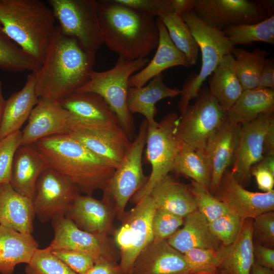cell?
Instances as JSON below:
<instances>
[{"label": "cell", "instance_id": "2e32d148", "mask_svg": "<svg viewBox=\"0 0 274 274\" xmlns=\"http://www.w3.org/2000/svg\"><path fill=\"white\" fill-rule=\"evenodd\" d=\"M54 237L47 248L68 249L85 252L98 260L107 259L117 262L119 256L113 239L92 234L78 228L70 219L59 216L51 220Z\"/></svg>", "mask_w": 274, "mask_h": 274}, {"label": "cell", "instance_id": "ee69618b", "mask_svg": "<svg viewBox=\"0 0 274 274\" xmlns=\"http://www.w3.org/2000/svg\"><path fill=\"white\" fill-rule=\"evenodd\" d=\"M21 131H17L0 140V185L9 183L15 153L21 145Z\"/></svg>", "mask_w": 274, "mask_h": 274}, {"label": "cell", "instance_id": "ba28073f", "mask_svg": "<svg viewBox=\"0 0 274 274\" xmlns=\"http://www.w3.org/2000/svg\"><path fill=\"white\" fill-rule=\"evenodd\" d=\"M179 116L174 112L165 115L156 126L147 127L146 159L151 172L145 185L130 198L133 204L149 196L154 186L172 172L182 142L177 134Z\"/></svg>", "mask_w": 274, "mask_h": 274}, {"label": "cell", "instance_id": "f1b7e54d", "mask_svg": "<svg viewBox=\"0 0 274 274\" xmlns=\"http://www.w3.org/2000/svg\"><path fill=\"white\" fill-rule=\"evenodd\" d=\"M149 195L156 209L184 218L197 210L195 198L188 185L180 182L169 174L154 186Z\"/></svg>", "mask_w": 274, "mask_h": 274}, {"label": "cell", "instance_id": "7bdbcfd3", "mask_svg": "<svg viewBox=\"0 0 274 274\" xmlns=\"http://www.w3.org/2000/svg\"><path fill=\"white\" fill-rule=\"evenodd\" d=\"M184 223V218L156 209L152 220L153 242L167 240Z\"/></svg>", "mask_w": 274, "mask_h": 274}, {"label": "cell", "instance_id": "484cf974", "mask_svg": "<svg viewBox=\"0 0 274 274\" xmlns=\"http://www.w3.org/2000/svg\"><path fill=\"white\" fill-rule=\"evenodd\" d=\"M36 73L28 74L23 87L14 92L6 100L0 126V140L20 130L28 120L33 109L38 104V97L36 88Z\"/></svg>", "mask_w": 274, "mask_h": 274}, {"label": "cell", "instance_id": "30bf717a", "mask_svg": "<svg viewBox=\"0 0 274 274\" xmlns=\"http://www.w3.org/2000/svg\"><path fill=\"white\" fill-rule=\"evenodd\" d=\"M61 31L76 39L87 52L95 55L104 44L95 0H49Z\"/></svg>", "mask_w": 274, "mask_h": 274}, {"label": "cell", "instance_id": "ab89813d", "mask_svg": "<svg viewBox=\"0 0 274 274\" xmlns=\"http://www.w3.org/2000/svg\"><path fill=\"white\" fill-rule=\"evenodd\" d=\"M188 185L195 198L197 210L209 222L230 212L222 201L202 185L192 180Z\"/></svg>", "mask_w": 274, "mask_h": 274}, {"label": "cell", "instance_id": "e575fe53", "mask_svg": "<svg viewBox=\"0 0 274 274\" xmlns=\"http://www.w3.org/2000/svg\"><path fill=\"white\" fill-rule=\"evenodd\" d=\"M237 77L243 90L256 89L268 53L259 48L249 51L234 47L231 52Z\"/></svg>", "mask_w": 274, "mask_h": 274}, {"label": "cell", "instance_id": "d590c367", "mask_svg": "<svg viewBox=\"0 0 274 274\" xmlns=\"http://www.w3.org/2000/svg\"><path fill=\"white\" fill-rule=\"evenodd\" d=\"M175 46L186 57L190 66L196 63L199 47L181 16L170 12L159 17Z\"/></svg>", "mask_w": 274, "mask_h": 274}, {"label": "cell", "instance_id": "e0dca14e", "mask_svg": "<svg viewBox=\"0 0 274 274\" xmlns=\"http://www.w3.org/2000/svg\"><path fill=\"white\" fill-rule=\"evenodd\" d=\"M230 212L243 220L253 219L274 210V190L268 192L249 191L233 178L229 169L223 174L216 190L211 193Z\"/></svg>", "mask_w": 274, "mask_h": 274}, {"label": "cell", "instance_id": "db71d44e", "mask_svg": "<svg viewBox=\"0 0 274 274\" xmlns=\"http://www.w3.org/2000/svg\"><path fill=\"white\" fill-rule=\"evenodd\" d=\"M258 164L274 173V154H269L264 156Z\"/></svg>", "mask_w": 274, "mask_h": 274}, {"label": "cell", "instance_id": "74e56055", "mask_svg": "<svg viewBox=\"0 0 274 274\" xmlns=\"http://www.w3.org/2000/svg\"><path fill=\"white\" fill-rule=\"evenodd\" d=\"M41 66L8 37L0 24V69L12 72H37Z\"/></svg>", "mask_w": 274, "mask_h": 274}, {"label": "cell", "instance_id": "60d3db41", "mask_svg": "<svg viewBox=\"0 0 274 274\" xmlns=\"http://www.w3.org/2000/svg\"><path fill=\"white\" fill-rule=\"evenodd\" d=\"M184 255L191 274L213 272L221 270L219 250L194 248Z\"/></svg>", "mask_w": 274, "mask_h": 274}, {"label": "cell", "instance_id": "44dd1931", "mask_svg": "<svg viewBox=\"0 0 274 274\" xmlns=\"http://www.w3.org/2000/svg\"><path fill=\"white\" fill-rule=\"evenodd\" d=\"M240 130V125L227 119L207 142L205 151L211 168V193L216 190L223 174L232 164Z\"/></svg>", "mask_w": 274, "mask_h": 274}, {"label": "cell", "instance_id": "8992f818", "mask_svg": "<svg viewBox=\"0 0 274 274\" xmlns=\"http://www.w3.org/2000/svg\"><path fill=\"white\" fill-rule=\"evenodd\" d=\"M181 17L196 41L201 54V65L198 74L189 75L180 90L178 108L182 114L190 101L196 99L203 83L212 75L222 59L235 47L222 31L212 27L200 19L192 11Z\"/></svg>", "mask_w": 274, "mask_h": 274}, {"label": "cell", "instance_id": "816d5d0a", "mask_svg": "<svg viewBox=\"0 0 274 274\" xmlns=\"http://www.w3.org/2000/svg\"><path fill=\"white\" fill-rule=\"evenodd\" d=\"M86 274H122L117 262L107 259L98 260Z\"/></svg>", "mask_w": 274, "mask_h": 274}, {"label": "cell", "instance_id": "91938a15", "mask_svg": "<svg viewBox=\"0 0 274 274\" xmlns=\"http://www.w3.org/2000/svg\"><path fill=\"white\" fill-rule=\"evenodd\" d=\"M128 274H129V273H128Z\"/></svg>", "mask_w": 274, "mask_h": 274}, {"label": "cell", "instance_id": "f6af8a7d", "mask_svg": "<svg viewBox=\"0 0 274 274\" xmlns=\"http://www.w3.org/2000/svg\"><path fill=\"white\" fill-rule=\"evenodd\" d=\"M58 258L78 274H86L98 259L88 253L68 249L51 251Z\"/></svg>", "mask_w": 274, "mask_h": 274}, {"label": "cell", "instance_id": "836d02e7", "mask_svg": "<svg viewBox=\"0 0 274 274\" xmlns=\"http://www.w3.org/2000/svg\"><path fill=\"white\" fill-rule=\"evenodd\" d=\"M171 172L190 178L210 191L211 168L205 149L195 150L182 142Z\"/></svg>", "mask_w": 274, "mask_h": 274}, {"label": "cell", "instance_id": "7c38bea8", "mask_svg": "<svg viewBox=\"0 0 274 274\" xmlns=\"http://www.w3.org/2000/svg\"><path fill=\"white\" fill-rule=\"evenodd\" d=\"M269 154H274V113L261 115L241 125L231 174L243 186L248 184L252 167Z\"/></svg>", "mask_w": 274, "mask_h": 274}, {"label": "cell", "instance_id": "ffe728a7", "mask_svg": "<svg viewBox=\"0 0 274 274\" xmlns=\"http://www.w3.org/2000/svg\"><path fill=\"white\" fill-rule=\"evenodd\" d=\"M129 274H191L184 254L167 240L152 242L138 256Z\"/></svg>", "mask_w": 274, "mask_h": 274}, {"label": "cell", "instance_id": "7dc6e473", "mask_svg": "<svg viewBox=\"0 0 274 274\" xmlns=\"http://www.w3.org/2000/svg\"><path fill=\"white\" fill-rule=\"evenodd\" d=\"M117 3L159 17L173 12L172 0H115Z\"/></svg>", "mask_w": 274, "mask_h": 274}, {"label": "cell", "instance_id": "680465c9", "mask_svg": "<svg viewBox=\"0 0 274 274\" xmlns=\"http://www.w3.org/2000/svg\"><path fill=\"white\" fill-rule=\"evenodd\" d=\"M220 274H226L225 272L221 270V273Z\"/></svg>", "mask_w": 274, "mask_h": 274}, {"label": "cell", "instance_id": "1f68e13d", "mask_svg": "<svg viewBox=\"0 0 274 274\" xmlns=\"http://www.w3.org/2000/svg\"><path fill=\"white\" fill-rule=\"evenodd\" d=\"M208 87L219 105L227 111L242 93L243 89L237 77L235 62L229 53L224 57L209 80Z\"/></svg>", "mask_w": 274, "mask_h": 274}, {"label": "cell", "instance_id": "681fc988", "mask_svg": "<svg viewBox=\"0 0 274 274\" xmlns=\"http://www.w3.org/2000/svg\"><path fill=\"white\" fill-rule=\"evenodd\" d=\"M254 261L259 265L274 270V248L253 242Z\"/></svg>", "mask_w": 274, "mask_h": 274}, {"label": "cell", "instance_id": "d6a6232c", "mask_svg": "<svg viewBox=\"0 0 274 274\" xmlns=\"http://www.w3.org/2000/svg\"><path fill=\"white\" fill-rule=\"evenodd\" d=\"M274 113V89L244 90L227 111L228 120L240 125L255 120L262 114Z\"/></svg>", "mask_w": 274, "mask_h": 274}, {"label": "cell", "instance_id": "603a6c76", "mask_svg": "<svg viewBox=\"0 0 274 274\" xmlns=\"http://www.w3.org/2000/svg\"><path fill=\"white\" fill-rule=\"evenodd\" d=\"M159 41L156 53L151 60L142 70L133 74L128 80L130 87H141L165 70L176 66L190 67L185 55L171 41L164 25L159 17L156 19Z\"/></svg>", "mask_w": 274, "mask_h": 274}, {"label": "cell", "instance_id": "9c48e42d", "mask_svg": "<svg viewBox=\"0 0 274 274\" xmlns=\"http://www.w3.org/2000/svg\"><path fill=\"white\" fill-rule=\"evenodd\" d=\"M156 206L150 195L125 211L113 241L120 256L122 274H128L139 254L153 242L152 220Z\"/></svg>", "mask_w": 274, "mask_h": 274}, {"label": "cell", "instance_id": "3957f363", "mask_svg": "<svg viewBox=\"0 0 274 274\" xmlns=\"http://www.w3.org/2000/svg\"><path fill=\"white\" fill-rule=\"evenodd\" d=\"M34 145L48 168L69 179L86 195L102 190L116 169L70 134L45 138Z\"/></svg>", "mask_w": 274, "mask_h": 274}, {"label": "cell", "instance_id": "b9f144b4", "mask_svg": "<svg viewBox=\"0 0 274 274\" xmlns=\"http://www.w3.org/2000/svg\"><path fill=\"white\" fill-rule=\"evenodd\" d=\"M244 220L229 212L209 222L213 234L223 246H228L234 242L242 228Z\"/></svg>", "mask_w": 274, "mask_h": 274}, {"label": "cell", "instance_id": "cb8c5ba5", "mask_svg": "<svg viewBox=\"0 0 274 274\" xmlns=\"http://www.w3.org/2000/svg\"><path fill=\"white\" fill-rule=\"evenodd\" d=\"M47 168L34 144L21 145L14 155L9 183L16 192L33 200L37 182Z\"/></svg>", "mask_w": 274, "mask_h": 274}, {"label": "cell", "instance_id": "83f0119b", "mask_svg": "<svg viewBox=\"0 0 274 274\" xmlns=\"http://www.w3.org/2000/svg\"><path fill=\"white\" fill-rule=\"evenodd\" d=\"M182 226L167 241L183 254L194 248L218 250L222 245L211 232L209 221L197 210L184 218Z\"/></svg>", "mask_w": 274, "mask_h": 274}, {"label": "cell", "instance_id": "6da1fadb", "mask_svg": "<svg viewBox=\"0 0 274 274\" xmlns=\"http://www.w3.org/2000/svg\"><path fill=\"white\" fill-rule=\"evenodd\" d=\"M95 62V55L56 26L45 59L36 72L38 97L58 101L75 92L88 81Z\"/></svg>", "mask_w": 274, "mask_h": 274}, {"label": "cell", "instance_id": "4dcf8cb0", "mask_svg": "<svg viewBox=\"0 0 274 274\" xmlns=\"http://www.w3.org/2000/svg\"><path fill=\"white\" fill-rule=\"evenodd\" d=\"M253 219L244 220L233 243L219 249L220 269L226 274H250L253 257Z\"/></svg>", "mask_w": 274, "mask_h": 274}, {"label": "cell", "instance_id": "f907efd6", "mask_svg": "<svg viewBox=\"0 0 274 274\" xmlns=\"http://www.w3.org/2000/svg\"><path fill=\"white\" fill-rule=\"evenodd\" d=\"M257 89H274V61L267 58L261 72Z\"/></svg>", "mask_w": 274, "mask_h": 274}, {"label": "cell", "instance_id": "9f6ffc18", "mask_svg": "<svg viewBox=\"0 0 274 274\" xmlns=\"http://www.w3.org/2000/svg\"><path fill=\"white\" fill-rule=\"evenodd\" d=\"M6 100L5 99L3 94L2 83L0 81V126L2 120L3 112L5 108Z\"/></svg>", "mask_w": 274, "mask_h": 274}, {"label": "cell", "instance_id": "52a82bcc", "mask_svg": "<svg viewBox=\"0 0 274 274\" xmlns=\"http://www.w3.org/2000/svg\"><path fill=\"white\" fill-rule=\"evenodd\" d=\"M147 127L145 119L123 160L101 190V200L113 209L119 220L125 212L128 201L148 179L144 174L142 164Z\"/></svg>", "mask_w": 274, "mask_h": 274}, {"label": "cell", "instance_id": "8d00e7d4", "mask_svg": "<svg viewBox=\"0 0 274 274\" xmlns=\"http://www.w3.org/2000/svg\"><path fill=\"white\" fill-rule=\"evenodd\" d=\"M225 37L235 47L254 42L274 44V15L259 22L233 26L224 29Z\"/></svg>", "mask_w": 274, "mask_h": 274}, {"label": "cell", "instance_id": "d6986e66", "mask_svg": "<svg viewBox=\"0 0 274 274\" xmlns=\"http://www.w3.org/2000/svg\"><path fill=\"white\" fill-rule=\"evenodd\" d=\"M64 217L71 220L80 229L96 235H113L116 217L113 209L91 195L79 194L65 213Z\"/></svg>", "mask_w": 274, "mask_h": 274}, {"label": "cell", "instance_id": "5bb4252c", "mask_svg": "<svg viewBox=\"0 0 274 274\" xmlns=\"http://www.w3.org/2000/svg\"><path fill=\"white\" fill-rule=\"evenodd\" d=\"M79 191L69 179L47 167L36 184L33 199L36 216L42 223L64 216Z\"/></svg>", "mask_w": 274, "mask_h": 274}, {"label": "cell", "instance_id": "11a10c76", "mask_svg": "<svg viewBox=\"0 0 274 274\" xmlns=\"http://www.w3.org/2000/svg\"><path fill=\"white\" fill-rule=\"evenodd\" d=\"M250 274H274V270L262 267L254 261L250 271Z\"/></svg>", "mask_w": 274, "mask_h": 274}, {"label": "cell", "instance_id": "ac0fdd59", "mask_svg": "<svg viewBox=\"0 0 274 274\" xmlns=\"http://www.w3.org/2000/svg\"><path fill=\"white\" fill-rule=\"evenodd\" d=\"M70 134L115 168L131 142L120 125L82 126Z\"/></svg>", "mask_w": 274, "mask_h": 274}, {"label": "cell", "instance_id": "f35d334b", "mask_svg": "<svg viewBox=\"0 0 274 274\" xmlns=\"http://www.w3.org/2000/svg\"><path fill=\"white\" fill-rule=\"evenodd\" d=\"M25 274H78L54 255L47 247L38 249L25 266Z\"/></svg>", "mask_w": 274, "mask_h": 274}, {"label": "cell", "instance_id": "f546056e", "mask_svg": "<svg viewBox=\"0 0 274 274\" xmlns=\"http://www.w3.org/2000/svg\"><path fill=\"white\" fill-rule=\"evenodd\" d=\"M38 249L31 234L0 225V273L12 274L17 265L28 263Z\"/></svg>", "mask_w": 274, "mask_h": 274}, {"label": "cell", "instance_id": "d4e9b609", "mask_svg": "<svg viewBox=\"0 0 274 274\" xmlns=\"http://www.w3.org/2000/svg\"><path fill=\"white\" fill-rule=\"evenodd\" d=\"M35 217L32 199L16 192L10 183L0 185V225L31 234Z\"/></svg>", "mask_w": 274, "mask_h": 274}, {"label": "cell", "instance_id": "c3c4849f", "mask_svg": "<svg viewBox=\"0 0 274 274\" xmlns=\"http://www.w3.org/2000/svg\"><path fill=\"white\" fill-rule=\"evenodd\" d=\"M250 174L255 177L260 190L263 192L273 190L274 173L257 163L252 167Z\"/></svg>", "mask_w": 274, "mask_h": 274}, {"label": "cell", "instance_id": "7a4b0ae2", "mask_svg": "<svg viewBox=\"0 0 274 274\" xmlns=\"http://www.w3.org/2000/svg\"><path fill=\"white\" fill-rule=\"evenodd\" d=\"M104 44L119 56L134 60L146 57L159 41L155 17L117 3L96 1Z\"/></svg>", "mask_w": 274, "mask_h": 274}, {"label": "cell", "instance_id": "f5cc1de1", "mask_svg": "<svg viewBox=\"0 0 274 274\" xmlns=\"http://www.w3.org/2000/svg\"><path fill=\"white\" fill-rule=\"evenodd\" d=\"M173 12L182 15L192 11L194 4V0H172Z\"/></svg>", "mask_w": 274, "mask_h": 274}, {"label": "cell", "instance_id": "6f0895ef", "mask_svg": "<svg viewBox=\"0 0 274 274\" xmlns=\"http://www.w3.org/2000/svg\"><path fill=\"white\" fill-rule=\"evenodd\" d=\"M221 271V270L216 271V272L204 273H201V274H220Z\"/></svg>", "mask_w": 274, "mask_h": 274}, {"label": "cell", "instance_id": "8fae6325", "mask_svg": "<svg viewBox=\"0 0 274 274\" xmlns=\"http://www.w3.org/2000/svg\"><path fill=\"white\" fill-rule=\"evenodd\" d=\"M227 119V111L219 105L208 87H201L195 102L189 105L179 116L177 134L191 148L204 150L208 140Z\"/></svg>", "mask_w": 274, "mask_h": 274}, {"label": "cell", "instance_id": "4fadbf2b", "mask_svg": "<svg viewBox=\"0 0 274 274\" xmlns=\"http://www.w3.org/2000/svg\"><path fill=\"white\" fill-rule=\"evenodd\" d=\"M192 11L219 30L261 21L273 15V1L194 0Z\"/></svg>", "mask_w": 274, "mask_h": 274}, {"label": "cell", "instance_id": "9a60e30c", "mask_svg": "<svg viewBox=\"0 0 274 274\" xmlns=\"http://www.w3.org/2000/svg\"><path fill=\"white\" fill-rule=\"evenodd\" d=\"M22 133L21 145L32 144L50 136L68 134L81 123L57 100L39 98Z\"/></svg>", "mask_w": 274, "mask_h": 274}, {"label": "cell", "instance_id": "bcb514c9", "mask_svg": "<svg viewBox=\"0 0 274 274\" xmlns=\"http://www.w3.org/2000/svg\"><path fill=\"white\" fill-rule=\"evenodd\" d=\"M253 242L274 247V212L262 213L253 219Z\"/></svg>", "mask_w": 274, "mask_h": 274}, {"label": "cell", "instance_id": "7402d4cb", "mask_svg": "<svg viewBox=\"0 0 274 274\" xmlns=\"http://www.w3.org/2000/svg\"><path fill=\"white\" fill-rule=\"evenodd\" d=\"M58 101L81 123V126L120 125L116 114L104 98L97 94L74 92Z\"/></svg>", "mask_w": 274, "mask_h": 274}, {"label": "cell", "instance_id": "5b68a950", "mask_svg": "<svg viewBox=\"0 0 274 274\" xmlns=\"http://www.w3.org/2000/svg\"><path fill=\"white\" fill-rule=\"evenodd\" d=\"M149 61L147 57L131 60L119 56L112 68L102 72L93 71L88 81L75 91L94 93L101 96L116 114L129 139L134 133V126L127 106L129 78Z\"/></svg>", "mask_w": 274, "mask_h": 274}, {"label": "cell", "instance_id": "277c9868", "mask_svg": "<svg viewBox=\"0 0 274 274\" xmlns=\"http://www.w3.org/2000/svg\"><path fill=\"white\" fill-rule=\"evenodd\" d=\"M50 7L40 0H0V24L8 37L42 64L56 26Z\"/></svg>", "mask_w": 274, "mask_h": 274}, {"label": "cell", "instance_id": "4316f807", "mask_svg": "<svg viewBox=\"0 0 274 274\" xmlns=\"http://www.w3.org/2000/svg\"><path fill=\"white\" fill-rule=\"evenodd\" d=\"M162 74L152 78L146 85L141 87H129L127 106L129 112L143 115L148 125L156 126L158 122L155 119L157 110L156 104L165 98L174 97L181 92L178 88L166 86L163 82Z\"/></svg>", "mask_w": 274, "mask_h": 274}]
</instances>
